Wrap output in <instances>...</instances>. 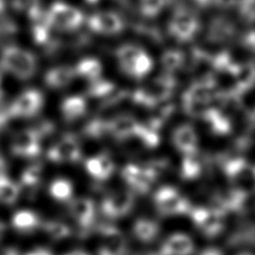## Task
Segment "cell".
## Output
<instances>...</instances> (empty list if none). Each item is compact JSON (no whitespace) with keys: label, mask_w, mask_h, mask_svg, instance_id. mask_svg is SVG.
I'll use <instances>...</instances> for the list:
<instances>
[{"label":"cell","mask_w":255,"mask_h":255,"mask_svg":"<svg viewBox=\"0 0 255 255\" xmlns=\"http://www.w3.org/2000/svg\"><path fill=\"white\" fill-rule=\"evenodd\" d=\"M138 122L128 115H121L108 121V133L118 140L134 137Z\"/></svg>","instance_id":"obj_20"},{"label":"cell","mask_w":255,"mask_h":255,"mask_svg":"<svg viewBox=\"0 0 255 255\" xmlns=\"http://www.w3.org/2000/svg\"><path fill=\"white\" fill-rule=\"evenodd\" d=\"M116 90V86L108 81V80H102L101 78L91 82L87 94L90 97L93 98H99V99H106L107 97H109L114 91Z\"/></svg>","instance_id":"obj_34"},{"label":"cell","mask_w":255,"mask_h":255,"mask_svg":"<svg viewBox=\"0 0 255 255\" xmlns=\"http://www.w3.org/2000/svg\"><path fill=\"white\" fill-rule=\"evenodd\" d=\"M199 255H224L223 251L219 248L216 247H207L205 249H203Z\"/></svg>","instance_id":"obj_40"},{"label":"cell","mask_w":255,"mask_h":255,"mask_svg":"<svg viewBox=\"0 0 255 255\" xmlns=\"http://www.w3.org/2000/svg\"><path fill=\"white\" fill-rule=\"evenodd\" d=\"M194 252L193 240L185 233H174L162 243L158 255H191Z\"/></svg>","instance_id":"obj_19"},{"label":"cell","mask_w":255,"mask_h":255,"mask_svg":"<svg viewBox=\"0 0 255 255\" xmlns=\"http://www.w3.org/2000/svg\"><path fill=\"white\" fill-rule=\"evenodd\" d=\"M188 214L196 228L206 237H215L223 230L225 215L211 207H191Z\"/></svg>","instance_id":"obj_8"},{"label":"cell","mask_w":255,"mask_h":255,"mask_svg":"<svg viewBox=\"0 0 255 255\" xmlns=\"http://www.w3.org/2000/svg\"><path fill=\"white\" fill-rule=\"evenodd\" d=\"M236 34L235 24L225 16H217L211 20L207 32V40L213 43H225Z\"/></svg>","instance_id":"obj_18"},{"label":"cell","mask_w":255,"mask_h":255,"mask_svg":"<svg viewBox=\"0 0 255 255\" xmlns=\"http://www.w3.org/2000/svg\"><path fill=\"white\" fill-rule=\"evenodd\" d=\"M3 255H20V254H19V252H18L16 249L9 248V249H7V250L3 253Z\"/></svg>","instance_id":"obj_43"},{"label":"cell","mask_w":255,"mask_h":255,"mask_svg":"<svg viewBox=\"0 0 255 255\" xmlns=\"http://www.w3.org/2000/svg\"><path fill=\"white\" fill-rule=\"evenodd\" d=\"M82 151L76 135L67 133L47 151V158L55 163H74L81 159Z\"/></svg>","instance_id":"obj_10"},{"label":"cell","mask_w":255,"mask_h":255,"mask_svg":"<svg viewBox=\"0 0 255 255\" xmlns=\"http://www.w3.org/2000/svg\"><path fill=\"white\" fill-rule=\"evenodd\" d=\"M164 167L163 162H149L145 165L128 163L123 167L122 176L134 192L145 194Z\"/></svg>","instance_id":"obj_3"},{"label":"cell","mask_w":255,"mask_h":255,"mask_svg":"<svg viewBox=\"0 0 255 255\" xmlns=\"http://www.w3.org/2000/svg\"><path fill=\"white\" fill-rule=\"evenodd\" d=\"M74 68L70 66H60L49 70L44 78L45 84L52 89H62L67 87L75 78Z\"/></svg>","instance_id":"obj_23"},{"label":"cell","mask_w":255,"mask_h":255,"mask_svg":"<svg viewBox=\"0 0 255 255\" xmlns=\"http://www.w3.org/2000/svg\"><path fill=\"white\" fill-rule=\"evenodd\" d=\"M202 120L209 125L210 129L215 134L225 135L232 129V123L229 114L218 109L217 107L210 106L202 117Z\"/></svg>","instance_id":"obj_21"},{"label":"cell","mask_w":255,"mask_h":255,"mask_svg":"<svg viewBox=\"0 0 255 255\" xmlns=\"http://www.w3.org/2000/svg\"><path fill=\"white\" fill-rule=\"evenodd\" d=\"M140 50L141 48L132 44H125L117 49L116 57L119 61L122 71L125 74L129 75L131 65L136 56L138 55V53L140 52Z\"/></svg>","instance_id":"obj_29"},{"label":"cell","mask_w":255,"mask_h":255,"mask_svg":"<svg viewBox=\"0 0 255 255\" xmlns=\"http://www.w3.org/2000/svg\"><path fill=\"white\" fill-rule=\"evenodd\" d=\"M41 138L36 128L23 129L14 135L11 141V152L20 157H35L41 152Z\"/></svg>","instance_id":"obj_11"},{"label":"cell","mask_w":255,"mask_h":255,"mask_svg":"<svg viewBox=\"0 0 255 255\" xmlns=\"http://www.w3.org/2000/svg\"><path fill=\"white\" fill-rule=\"evenodd\" d=\"M86 1H87L88 3H92V4H93V3H97L99 0H86Z\"/></svg>","instance_id":"obj_45"},{"label":"cell","mask_w":255,"mask_h":255,"mask_svg":"<svg viewBox=\"0 0 255 255\" xmlns=\"http://www.w3.org/2000/svg\"><path fill=\"white\" fill-rule=\"evenodd\" d=\"M0 66L17 79L26 81L35 75L37 60L31 52L25 49L17 46H7L1 52Z\"/></svg>","instance_id":"obj_1"},{"label":"cell","mask_w":255,"mask_h":255,"mask_svg":"<svg viewBox=\"0 0 255 255\" xmlns=\"http://www.w3.org/2000/svg\"><path fill=\"white\" fill-rule=\"evenodd\" d=\"M5 230H6V226H5V224L0 220V240H1V238L3 237V235H4V233H5Z\"/></svg>","instance_id":"obj_44"},{"label":"cell","mask_w":255,"mask_h":255,"mask_svg":"<svg viewBox=\"0 0 255 255\" xmlns=\"http://www.w3.org/2000/svg\"><path fill=\"white\" fill-rule=\"evenodd\" d=\"M85 168L88 174L96 180H107L115 170L112 157L107 152H101L89 157L85 161Z\"/></svg>","instance_id":"obj_17"},{"label":"cell","mask_w":255,"mask_h":255,"mask_svg":"<svg viewBox=\"0 0 255 255\" xmlns=\"http://www.w3.org/2000/svg\"><path fill=\"white\" fill-rule=\"evenodd\" d=\"M24 255H53L52 252L50 250H48L47 248H43V247H38L32 251H29L28 253L24 254Z\"/></svg>","instance_id":"obj_41"},{"label":"cell","mask_w":255,"mask_h":255,"mask_svg":"<svg viewBox=\"0 0 255 255\" xmlns=\"http://www.w3.org/2000/svg\"><path fill=\"white\" fill-rule=\"evenodd\" d=\"M173 145L183 155L198 152V139L194 128L189 124L177 127L172 132Z\"/></svg>","instance_id":"obj_16"},{"label":"cell","mask_w":255,"mask_h":255,"mask_svg":"<svg viewBox=\"0 0 255 255\" xmlns=\"http://www.w3.org/2000/svg\"><path fill=\"white\" fill-rule=\"evenodd\" d=\"M42 227L46 234L54 240H61L71 235V228L59 221H48L42 223Z\"/></svg>","instance_id":"obj_35"},{"label":"cell","mask_w":255,"mask_h":255,"mask_svg":"<svg viewBox=\"0 0 255 255\" xmlns=\"http://www.w3.org/2000/svg\"><path fill=\"white\" fill-rule=\"evenodd\" d=\"M47 15L51 28L60 31L76 30L84 21V15L80 10L61 1L54 2Z\"/></svg>","instance_id":"obj_7"},{"label":"cell","mask_w":255,"mask_h":255,"mask_svg":"<svg viewBox=\"0 0 255 255\" xmlns=\"http://www.w3.org/2000/svg\"><path fill=\"white\" fill-rule=\"evenodd\" d=\"M254 2L255 0H238V10L240 17L244 19L247 23H252L254 21Z\"/></svg>","instance_id":"obj_37"},{"label":"cell","mask_w":255,"mask_h":255,"mask_svg":"<svg viewBox=\"0 0 255 255\" xmlns=\"http://www.w3.org/2000/svg\"><path fill=\"white\" fill-rule=\"evenodd\" d=\"M175 85V79L169 73H165L155 78L147 85L137 89L132 94L131 99L136 105L146 108H155L171 97Z\"/></svg>","instance_id":"obj_2"},{"label":"cell","mask_w":255,"mask_h":255,"mask_svg":"<svg viewBox=\"0 0 255 255\" xmlns=\"http://www.w3.org/2000/svg\"><path fill=\"white\" fill-rule=\"evenodd\" d=\"M132 233L140 242H150L154 240L159 233L158 224L147 218L137 219L132 226Z\"/></svg>","instance_id":"obj_25"},{"label":"cell","mask_w":255,"mask_h":255,"mask_svg":"<svg viewBox=\"0 0 255 255\" xmlns=\"http://www.w3.org/2000/svg\"><path fill=\"white\" fill-rule=\"evenodd\" d=\"M13 7L17 11L28 12L35 6L40 4V0H13Z\"/></svg>","instance_id":"obj_38"},{"label":"cell","mask_w":255,"mask_h":255,"mask_svg":"<svg viewBox=\"0 0 255 255\" xmlns=\"http://www.w3.org/2000/svg\"><path fill=\"white\" fill-rule=\"evenodd\" d=\"M184 54L180 50H167L161 56V63L167 73L182 68L184 65Z\"/></svg>","instance_id":"obj_33"},{"label":"cell","mask_w":255,"mask_h":255,"mask_svg":"<svg viewBox=\"0 0 255 255\" xmlns=\"http://www.w3.org/2000/svg\"><path fill=\"white\" fill-rule=\"evenodd\" d=\"M0 34H1V33H0Z\"/></svg>","instance_id":"obj_47"},{"label":"cell","mask_w":255,"mask_h":255,"mask_svg":"<svg viewBox=\"0 0 255 255\" xmlns=\"http://www.w3.org/2000/svg\"><path fill=\"white\" fill-rule=\"evenodd\" d=\"M11 224L20 233H32L42 226L39 215L29 209L16 211L11 218Z\"/></svg>","instance_id":"obj_22"},{"label":"cell","mask_w":255,"mask_h":255,"mask_svg":"<svg viewBox=\"0 0 255 255\" xmlns=\"http://www.w3.org/2000/svg\"><path fill=\"white\" fill-rule=\"evenodd\" d=\"M166 0H139L138 9L145 17H153L162 9Z\"/></svg>","instance_id":"obj_36"},{"label":"cell","mask_w":255,"mask_h":255,"mask_svg":"<svg viewBox=\"0 0 255 255\" xmlns=\"http://www.w3.org/2000/svg\"><path fill=\"white\" fill-rule=\"evenodd\" d=\"M157 212L162 216L188 214L191 209L189 201L173 186H161L153 195Z\"/></svg>","instance_id":"obj_4"},{"label":"cell","mask_w":255,"mask_h":255,"mask_svg":"<svg viewBox=\"0 0 255 255\" xmlns=\"http://www.w3.org/2000/svg\"><path fill=\"white\" fill-rule=\"evenodd\" d=\"M134 205V196L128 190L116 191L104 198L101 204L102 212L106 217L117 219L129 213Z\"/></svg>","instance_id":"obj_12"},{"label":"cell","mask_w":255,"mask_h":255,"mask_svg":"<svg viewBox=\"0 0 255 255\" xmlns=\"http://www.w3.org/2000/svg\"><path fill=\"white\" fill-rule=\"evenodd\" d=\"M70 213L77 224L83 229H89L96 216L95 204L88 197H78L70 201Z\"/></svg>","instance_id":"obj_15"},{"label":"cell","mask_w":255,"mask_h":255,"mask_svg":"<svg viewBox=\"0 0 255 255\" xmlns=\"http://www.w3.org/2000/svg\"><path fill=\"white\" fill-rule=\"evenodd\" d=\"M223 171L234 185V189L252 194L254 166L243 157H233L223 162Z\"/></svg>","instance_id":"obj_5"},{"label":"cell","mask_w":255,"mask_h":255,"mask_svg":"<svg viewBox=\"0 0 255 255\" xmlns=\"http://www.w3.org/2000/svg\"><path fill=\"white\" fill-rule=\"evenodd\" d=\"M151 69H152V60L146 54V52L141 49L131 65L128 76L136 80H141L150 72Z\"/></svg>","instance_id":"obj_31"},{"label":"cell","mask_w":255,"mask_h":255,"mask_svg":"<svg viewBox=\"0 0 255 255\" xmlns=\"http://www.w3.org/2000/svg\"><path fill=\"white\" fill-rule=\"evenodd\" d=\"M202 171V161L199 157V153H190L184 154L181 167H180V176L185 180H192L201 174Z\"/></svg>","instance_id":"obj_27"},{"label":"cell","mask_w":255,"mask_h":255,"mask_svg":"<svg viewBox=\"0 0 255 255\" xmlns=\"http://www.w3.org/2000/svg\"><path fill=\"white\" fill-rule=\"evenodd\" d=\"M64 255H90L88 252L84 251V250H81V249H76V250H73V251H70Z\"/></svg>","instance_id":"obj_42"},{"label":"cell","mask_w":255,"mask_h":255,"mask_svg":"<svg viewBox=\"0 0 255 255\" xmlns=\"http://www.w3.org/2000/svg\"><path fill=\"white\" fill-rule=\"evenodd\" d=\"M61 111L65 121L74 122L86 114L87 102L82 96L68 97L63 101Z\"/></svg>","instance_id":"obj_24"},{"label":"cell","mask_w":255,"mask_h":255,"mask_svg":"<svg viewBox=\"0 0 255 255\" xmlns=\"http://www.w3.org/2000/svg\"><path fill=\"white\" fill-rule=\"evenodd\" d=\"M76 75L88 79L90 82L100 79L102 73V65L95 58H86L81 60L74 69Z\"/></svg>","instance_id":"obj_30"},{"label":"cell","mask_w":255,"mask_h":255,"mask_svg":"<svg viewBox=\"0 0 255 255\" xmlns=\"http://www.w3.org/2000/svg\"><path fill=\"white\" fill-rule=\"evenodd\" d=\"M43 166L41 163L36 162L27 166L21 173V185L31 188L37 186L42 178Z\"/></svg>","instance_id":"obj_32"},{"label":"cell","mask_w":255,"mask_h":255,"mask_svg":"<svg viewBox=\"0 0 255 255\" xmlns=\"http://www.w3.org/2000/svg\"><path fill=\"white\" fill-rule=\"evenodd\" d=\"M44 97L36 89H29L21 93L7 109L10 118H31L42 109Z\"/></svg>","instance_id":"obj_9"},{"label":"cell","mask_w":255,"mask_h":255,"mask_svg":"<svg viewBox=\"0 0 255 255\" xmlns=\"http://www.w3.org/2000/svg\"><path fill=\"white\" fill-rule=\"evenodd\" d=\"M101 242L98 250V255H126L127 241L116 226L105 225L100 228Z\"/></svg>","instance_id":"obj_13"},{"label":"cell","mask_w":255,"mask_h":255,"mask_svg":"<svg viewBox=\"0 0 255 255\" xmlns=\"http://www.w3.org/2000/svg\"><path fill=\"white\" fill-rule=\"evenodd\" d=\"M74 186L71 180L64 177L54 179L49 186L50 195L59 202L71 201L73 198Z\"/></svg>","instance_id":"obj_28"},{"label":"cell","mask_w":255,"mask_h":255,"mask_svg":"<svg viewBox=\"0 0 255 255\" xmlns=\"http://www.w3.org/2000/svg\"><path fill=\"white\" fill-rule=\"evenodd\" d=\"M88 25L94 32L108 35L120 33L124 29L122 18L118 14L110 11L93 14L88 19Z\"/></svg>","instance_id":"obj_14"},{"label":"cell","mask_w":255,"mask_h":255,"mask_svg":"<svg viewBox=\"0 0 255 255\" xmlns=\"http://www.w3.org/2000/svg\"><path fill=\"white\" fill-rule=\"evenodd\" d=\"M199 29L196 14L191 9L180 5L175 8L169 21L168 32L178 42H188Z\"/></svg>","instance_id":"obj_6"},{"label":"cell","mask_w":255,"mask_h":255,"mask_svg":"<svg viewBox=\"0 0 255 255\" xmlns=\"http://www.w3.org/2000/svg\"><path fill=\"white\" fill-rule=\"evenodd\" d=\"M20 196V187L3 170H0V203L14 204Z\"/></svg>","instance_id":"obj_26"},{"label":"cell","mask_w":255,"mask_h":255,"mask_svg":"<svg viewBox=\"0 0 255 255\" xmlns=\"http://www.w3.org/2000/svg\"><path fill=\"white\" fill-rule=\"evenodd\" d=\"M243 44L244 46L249 49V50H253L254 49V32L253 30L249 31L243 38Z\"/></svg>","instance_id":"obj_39"},{"label":"cell","mask_w":255,"mask_h":255,"mask_svg":"<svg viewBox=\"0 0 255 255\" xmlns=\"http://www.w3.org/2000/svg\"><path fill=\"white\" fill-rule=\"evenodd\" d=\"M239 255H251V254H249V253H242V254H239Z\"/></svg>","instance_id":"obj_46"}]
</instances>
